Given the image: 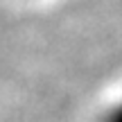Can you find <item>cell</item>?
Wrapping results in <instances>:
<instances>
[{
  "mask_svg": "<svg viewBox=\"0 0 122 122\" xmlns=\"http://www.w3.org/2000/svg\"><path fill=\"white\" fill-rule=\"evenodd\" d=\"M104 122H122V104H120V106H115V109L104 118Z\"/></svg>",
  "mask_w": 122,
  "mask_h": 122,
  "instance_id": "obj_1",
  "label": "cell"
}]
</instances>
